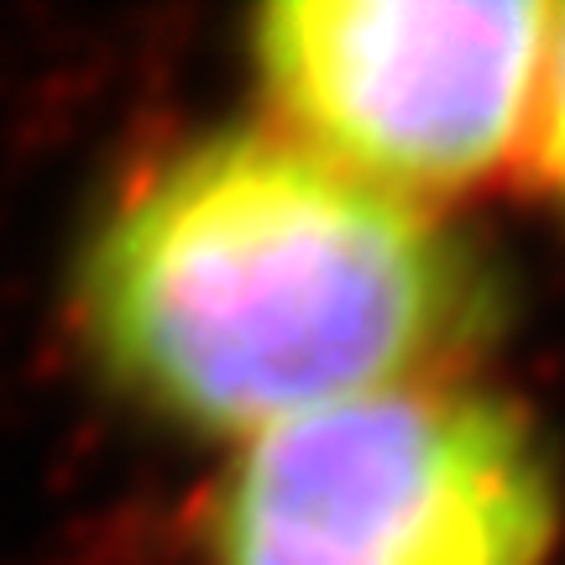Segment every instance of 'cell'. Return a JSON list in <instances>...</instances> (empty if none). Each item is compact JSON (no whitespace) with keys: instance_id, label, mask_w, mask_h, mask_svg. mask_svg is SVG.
<instances>
[{"instance_id":"obj_2","label":"cell","mask_w":565,"mask_h":565,"mask_svg":"<svg viewBox=\"0 0 565 565\" xmlns=\"http://www.w3.org/2000/svg\"><path fill=\"white\" fill-rule=\"evenodd\" d=\"M561 477L498 393L387 387L252 435L210 508L215 565H545Z\"/></svg>"},{"instance_id":"obj_3","label":"cell","mask_w":565,"mask_h":565,"mask_svg":"<svg viewBox=\"0 0 565 565\" xmlns=\"http://www.w3.org/2000/svg\"><path fill=\"white\" fill-rule=\"evenodd\" d=\"M550 17L540 0H278L252 17L246 53L294 141L424 200L513 152Z\"/></svg>"},{"instance_id":"obj_1","label":"cell","mask_w":565,"mask_h":565,"mask_svg":"<svg viewBox=\"0 0 565 565\" xmlns=\"http://www.w3.org/2000/svg\"><path fill=\"white\" fill-rule=\"evenodd\" d=\"M110 383L189 435H267L435 383L498 324L477 246L294 137L215 131L147 168L74 278Z\"/></svg>"},{"instance_id":"obj_4","label":"cell","mask_w":565,"mask_h":565,"mask_svg":"<svg viewBox=\"0 0 565 565\" xmlns=\"http://www.w3.org/2000/svg\"><path fill=\"white\" fill-rule=\"evenodd\" d=\"M529 116H534V168L565 200V11L550 17L545 68H540V89H534Z\"/></svg>"}]
</instances>
